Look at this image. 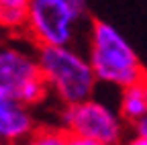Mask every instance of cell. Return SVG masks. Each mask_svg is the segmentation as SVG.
<instances>
[{"instance_id": "obj_1", "label": "cell", "mask_w": 147, "mask_h": 145, "mask_svg": "<svg viewBox=\"0 0 147 145\" xmlns=\"http://www.w3.org/2000/svg\"><path fill=\"white\" fill-rule=\"evenodd\" d=\"M37 57L49 90V100L67 106L94 96L100 82L88 53L78 45H43L37 47Z\"/></svg>"}, {"instance_id": "obj_12", "label": "cell", "mask_w": 147, "mask_h": 145, "mask_svg": "<svg viewBox=\"0 0 147 145\" xmlns=\"http://www.w3.org/2000/svg\"><path fill=\"white\" fill-rule=\"evenodd\" d=\"M121 145H147V139L145 137H141V135H131V137H127Z\"/></svg>"}, {"instance_id": "obj_7", "label": "cell", "mask_w": 147, "mask_h": 145, "mask_svg": "<svg viewBox=\"0 0 147 145\" xmlns=\"http://www.w3.org/2000/svg\"><path fill=\"white\" fill-rule=\"evenodd\" d=\"M117 108L129 125H135L141 117H145V113H147V78L121 88Z\"/></svg>"}, {"instance_id": "obj_6", "label": "cell", "mask_w": 147, "mask_h": 145, "mask_svg": "<svg viewBox=\"0 0 147 145\" xmlns=\"http://www.w3.org/2000/svg\"><path fill=\"white\" fill-rule=\"evenodd\" d=\"M39 125L33 106L0 94V145H25Z\"/></svg>"}, {"instance_id": "obj_5", "label": "cell", "mask_w": 147, "mask_h": 145, "mask_svg": "<svg viewBox=\"0 0 147 145\" xmlns=\"http://www.w3.org/2000/svg\"><path fill=\"white\" fill-rule=\"evenodd\" d=\"M57 125L67 133L108 145H121L127 139L129 125L119 108L108 106L106 102L90 96L82 102L67 104L59 108Z\"/></svg>"}, {"instance_id": "obj_4", "label": "cell", "mask_w": 147, "mask_h": 145, "mask_svg": "<svg viewBox=\"0 0 147 145\" xmlns=\"http://www.w3.org/2000/svg\"><path fill=\"white\" fill-rule=\"evenodd\" d=\"M0 94L16 98L33 108L49 100L37 45L23 33H12L4 43H0Z\"/></svg>"}, {"instance_id": "obj_11", "label": "cell", "mask_w": 147, "mask_h": 145, "mask_svg": "<svg viewBox=\"0 0 147 145\" xmlns=\"http://www.w3.org/2000/svg\"><path fill=\"white\" fill-rule=\"evenodd\" d=\"M67 145H108V143H100V141H92V139H84V137L69 135V137H67Z\"/></svg>"}, {"instance_id": "obj_3", "label": "cell", "mask_w": 147, "mask_h": 145, "mask_svg": "<svg viewBox=\"0 0 147 145\" xmlns=\"http://www.w3.org/2000/svg\"><path fill=\"white\" fill-rule=\"evenodd\" d=\"M86 0H29L23 35L43 45H78L88 31Z\"/></svg>"}, {"instance_id": "obj_8", "label": "cell", "mask_w": 147, "mask_h": 145, "mask_svg": "<svg viewBox=\"0 0 147 145\" xmlns=\"http://www.w3.org/2000/svg\"><path fill=\"white\" fill-rule=\"evenodd\" d=\"M29 0H0V21L12 33H23Z\"/></svg>"}, {"instance_id": "obj_10", "label": "cell", "mask_w": 147, "mask_h": 145, "mask_svg": "<svg viewBox=\"0 0 147 145\" xmlns=\"http://www.w3.org/2000/svg\"><path fill=\"white\" fill-rule=\"evenodd\" d=\"M131 129H133L135 135H141V137L147 139V113H145V117H141L135 125H131Z\"/></svg>"}, {"instance_id": "obj_13", "label": "cell", "mask_w": 147, "mask_h": 145, "mask_svg": "<svg viewBox=\"0 0 147 145\" xmlns=\"http://www.w3.org/2000/svg\"><path fill=\"white\" fill-rule=\"evenodd\" d=\"M10 35H12V31H10V29H8L2 21H0V43H4V41L10 37Z\"/></svg>"}, {"instance_id": "obj_2", "label": "cell", "mask_w": 147, "mask_h": 145, "mask_svg": "<svg viewBox=\"0 0 147 145\" xmlns=\"http://www.w3.org/2000/svg\"><path fill=\"white\" fill-rule=\"evenodd\" d=\"M86 53L98 82L104 86L121 90L147 78V69L135 47L106 21H90L86 31Z\"/></svg>"}, {"instance_id": "obj_9", "label": "cell", "mask_w": 147, "mask_h": 145, "mask_svg": "<svg viewBox=\"0 0 147 145\" xmlns=\"http://www.w3.org/2000/svg\"><path fill=\"white\" fill-rule=\"evenodd\" d=\"M67 133L55 125H39L25 145H67Z\"/></svg>"}]
</instances>
